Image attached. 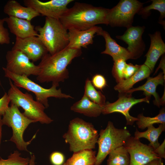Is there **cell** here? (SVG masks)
Masks as SVG:
<instances>
[{"instance_id": "obj_2", "label": "cell", "mask_w": 165, "mask_h": 165, "mask_svg": "<svg viewBox=\"0 0 165 165\" xmlns=\"http://www.w3.org/2000/svg\"><path fill=\"white\" fill-rule=\"evenodd\" d=\"M109 9L75 2L60 19L68 30H84L98 24H108L107 16Z\"/></svg>"}, {"instance_id": "obj_10", "label": "cell", "mask_w": 165, "mask_h": 165, "mask_svg": "<svg viewBox=\"0 0 165 165\" xmlns=\"http://www.w3.org/2000/svg\"><path fill=\"white\" fill-rule=\"evenodd\" d=\"M6 69L19 75L27 77L32 75L37 76L39 72L38 65L30 61L28 57L22 52L16 50L8 51L6 54Z\"/></svg>"}, {"instance_id": "obj_3", "label": "cell", "mask_w": 165, "mask_h": 165, "mask_svg": "<svg viewBox=\"0 0 165 165\" xmlns=\"http://www.w3.org/2000/svg\"><path fill=\"white\" fill-rule=\"evenodd\" d=\"M98 137L92 123L78 117L70 121L68 131L63 136L70 151L73 152L95 148Z\"/></svg>"}, {"instance_id": "obj_23", "label": "cell", "mask_w": 165, "mask_h": 165, "mask_svg": "<svg viewBox=\"0 0 165 165\" xmlns=\"http://www.w3.org/2000/svg\"><path fill=\"white\" fill-rule=\"evenodd\" d=\"M151 71L144 64L141 65L138 70L132 76L123 79L118 83L114 87L119 93H124L132 89L134 84L149 77Z\"/></svg>"}, {"instance_id": "obj_36", "label": "cell", "mask_w": 165, "mask_h": 165, "mask_svg": "<svg viewBox=\"0 0 165 165\" xmlns=\"http://www.w3.org/2000/svg\"><path fill=\"white\" fill-rule=\"evenodd\" d=\"M10 102V99L7 93L0 99V116H3L7 109L9 107V104Z\"/></svg>"}, {"instance_id": "obj_13", "label": "cell", "mask_w": 165, "mask_h": 165, "mask_svg": "<svg viewBox=\"0 0 165 165\" xmlns=\"http://www.w3.org/2000/svg\"><path fill=\"white\" fill-rule=\"evenodd\" d=\"M72 0H51L43 2L39 0H24V5L31 7L40 15L46 17L59 19L68 9V5Z\"/></svg>"}, {"instance_id": "obj_28", "label": "cell", "mask_w": 165, "mask_h": 165, "mask_svg": "<svg viewBox=\"0 0 165 165\" xmlns=\"http://www.w3.org/2000/svg\"><path fill=\"white\" fill-rule=\"evenodd\" d=\"M84 94L90 100L101 106H103L106 103L105 96L96 90L88 78L85 81Z\"/></svg>"}, {"instance_id": "obj_15", "label": "cell", "mask_w": 165, "mask_h": 165, "mask_svg": "<svg viewBox=\"0 0 165 165\" xmlns=\"http://www.w3.org/2000/svg\"><path fill=\"white\" fill-rule=\"evenodd\" d=\"M145 29L144 26H132L127 28L123 35L116 37L128 44L126 49L132 54L134 59L140 57L145 50V45L142 37Z\"/></svg>"}, {"instance_id": "obj_22", "label": "cell", "mask_w": 165, "mask_h": 165, "mask_svg": "<svg viewBox=\"0 0 165 165\" xmlns=\"http://www.w3.org/2000/svg\"><path fill=\"white\" fill-rule=\"evenodd\" d=\"M103 106L90 100L85 95L70 108L71 110L88 117H97L102 113Z\"/></svg>"}, {"instance_id": "obj_18", "label": "cell", "mask_w": 165, "mask_h": 165, "mask_svg": "<svg viewBox=\"0 0 165 165\" xmlns=\"http://www.w3.org/2000/svg\"><path fill=\"white\" fill-rule=\"evenodd\" d=\"M149 35L151 39V44L148 50L145 55L146 59L144 64L147 66L152 72L159 58L165 53V44L160 31H156L153 34H149Z\"/></svg>"}, {"instance_id": "obj_24", "label": "cell", "mask_w": 165, "mask_h": 165, "mask_svg": "<svg viewBox=\"0 0 165 165\" xmlns=\"http://www.w3.org/2000/svg\"><path fill=\"white\" fill-rule=\"evenodd\" d=\"M147 128V130L144 132H140L136 129L134 138L136 139H139L141 138L148 139L150 142L148 145L154 150L160 145L158 141V138L162 132L165 131V124H160L157 128L151 125Z\"/></svg>"}, {"instance_id": "obj_16", "label": "cell", "mask_w": 165, "mask_h": 165, "mask_svg": "<svg viewBox=\"0 0 165 165\" xmlns=\"http://www.w3.org/2000/svg\"><path fill=\"white\" fill-rule=\"evenodd\" d=\"M101 28L96 26L84 30H68L69 43L67 48L78 49H81L82 47L87 48L90 44L93 43L95 34Z\"/></svg>"}, {"instance_id": "obj_37", "label": "cell", "mask_w": 165, "mask_h": 165, "mask_svg": "<svg viewBox=\"0 0 165 165\" xmlns=\"http://www.w3.org/2000/svg\"><path fill=\"white\" fill-rule=\"evenodd\" d=\"M165 140L154 151L160 158H165Z\"/></svg>"}, {"instance_id": "obj_12", "label": "cell", "mask_w": 165, "mask_h": 165, "mask_svg": "<svg viewBox=\"0 0 165 165\" xmlns=\"http://www.w3.org/2000/svg\"><path fill=\"white\" fill-rule=\"evenodd\" d=\"M123 146L130 155V165H144L152 160L160 158L152 148L133 137H130Z\"/></svg>"}, {"instance_id": "obj_40", "label": "cell", "mask_w": 165, "mask_h": 165, "mask_svg": "<svg viewBox=\"0 0 165 165\" xmlns=\"http://www.w3.org/2000/svg\"><path fill=\"white\" fill-rule=\"evenodd\" d=\"M35 157L34 154H31V158L28 165H35Z\"/></svg>"}, {"instance_id": "obj_42", "label": "cell", "mask_w": 165, "mask_h": 165, "mask_svg": "<svg viewBox=\"0 0 165 165\" xmlns=\"http://www.w3.org/2000/svg\"></svg>"}, {"instance_id": "obj_9", "label": "cell", "mask_w": 165, "mask_h": 165, "mask_svg": "<svg viewBox=\"0 0 165 165\" xmlns=\"http://www.w3.org/2000/svg\"><path fill=\"white\" fill-rule=\"evenodd\" d=\"M143 3L137 0H121L109 9L107 16L108 24L112 27L132 26L135 15L143 7Z\"/></svg>"}, {"instance_id": "obj_41", "label": "cell", "mask_w": 165, "mask_h": 165, "mask_svg": "<svg viewBox=\"0 0 165 165\" xmlns=\"http://www.w3.org/2000/svg\"><path fill=\"white\" fill-rule=\"evenodd\" d=\"M1 116H0V149L2 136V127L3 125L2 122Z\"/></svg>"}, {"instance_id": "obj_8", "label": "cell", "mask_w": 165, "mask_h": 165, "mask_svg": "<svg viewBox=\"0 0 165 165\" xmlns=\"http://www.w3.org/2000/svg\"><path fill=\"white\" fill-rule=\"evenodd\" d=\"M2 69L5 77L12 80L13 83L18 87H21L33 93L35 96L36 101L42 104L46 108H48L49 106L48 100L49 97L73 98L70 95L63 93L61 88L57 89L59 84L53 83L50 88H45L25 75L14 74L7 70L4 67H2Z\"/></svg>"}, {"instance_id": "obj_20", "label": "cell", "mask_w": 165, "mask_h": 165, "mask_svg": "<svg viewBox=\"0 0 165 165\" xmlns=\"http://www.w3.org/2000/svg\"><path fill=\"white\" fill-rule=\"evenodd\" d=\"M165 75L163 72H160L155 77H148L147 78L146 82L142 85L137 88H132L124 93L131 94L135 91H142L145 97L150 98L151 96L153 95L155 98L153 101L154 104L160 108L161 106L160 98L156 92V89L158 85H163L165 81Z\"/></svg>"}, {"instance_id": "obj_19", "label": "cell", "mask_w": 165, "mask_h": 165, "mask_svg": "<svg viewBox=\"0 0 165 165\" xmlns=\"http://www.w3.org/2000/svg\"><path fill=\"white\" fill-rule=\"evenodd\" d=\"M96 35L102 36L105 40V49L101 53L110 55L114 61L119 59H123L126 61L130 59H134L132 54L126 48L119 45L111 37L109 33L103 30L102 28Z\"/></svg>"}, {"instance_id": "obj_38", "label": "cell", "mask_w": 165, "mask_h": 165, "mask_svg": "<svg viewBox=\"0 0 165 165\" xmlns=\"http://www.w3.org/2000/svg\"><path fill=\"white\" fill-rule=\"evenodd\" d=\"M144 165H163L161 158H159L152 160Z\"/></svg>"}, {"instance_id": "obj_34", "label": "cell", "mask_w": 165, "mask_h": 165, "mask_svg": "<svg viewBox=\"0 0 165 165\" xmlns=\"http://www.w3.org/2000/svg\"><path fill=\"white\" fill-rule=\"evenodd\" d=\"M50 159L53 165H62L64 163V155L61 152L58 151L52 152L50 156Z\"/></svg>"}, {"instance_id": "obj_5", "label": "cell", "mask_w": 165, "mask_h": 165, "mask_svg": "<svg viewBox=\"0 0 165 165\" xmlns=\"http://www.w3.org/2000/svg\"><path fill=\"white\" fill-rule=\"evenodd\" d=\"M10 88L8 95L11 103L24 110L23 114L29 119L42 124H49L53 120L45 112L46 108L39 102L34 100L31 94L24 93L9 79Z\"/></svg>"}, {"instance_id": "obj_29", "label": "cell", "mask_w": 165, "mask_h": 165, "mask_svg": "<svg viewBox=\"0 0 165 165\" xmlns=\"http://www.w3.org/2000/svg\"><path fill=\"white\" fill-rule=\"evenodd\" d=\"M152 3L150 5L142 8L138 14L141 15L144 18H146L150 14V10L155 9L159 11L160 13L159 23L163 26L165 25V22L162 19L165 17V0H152Z\"/></svg>"}, {"instance_id": "obj_17", "label": "cell", "mask_w": 165, "mask_h": 165, "mask_svg": "<svg viewBox=\"0 0 165 165\" xmlns=\"http://www.w3.org/2000/svg\"><path fill=\"white\" fill-rule=\"evenodd\" d=\"M3 19L7 24L10 32L16 38H24L38 36V32L30 21L12 16L5 17Z\"/></svg>"}, {"instance_id": "obj_4", "label": "cell", "mask_w": 165, "mask_h": 165, "mask_svg": "<svg viewBox=\"0 0 165 165\" xmlns=\"http://www.w3.org/2000/svg\"><path fill=\"white\" fill-rule=\"evenodd\" d=\"M48 53L53 54L67 48L69 43L68 30L60 19L46 17L44 26L35 28Z\"/></svg>"}, {"instance_id": "obj_6", "label": "cell", "mask_w": 165, "mask_h": 165, "mask_svg": "<svg viewBox=\"0 0 165 165\" xmlns=\"http://www.w3.org/2000/svg\"><path fill=\"white\" fill-rule=\"evenodd\" d=\"M3 125L12 128L13 134L9 141L13 142L19 150L31 152L27 149V146L36 136V134L29 141H25L24 139V132L31 123L37 122L25 116L20 111L18 107L11 103L3 115L2 119Z\"/></svg>"}, {"instance_id": "obj_14", "label": "cell", "mask_w": 165, "mask_h": 165, "mask_svg": "<svg viewBox=\"0 0 165 165\" xmlns=\"http://www.w3.org/2000/svg\"><path fill=\"white\" fill-rule=\"evenodd\" d=\"M12 50L20 51L25 54L30 60L36 61L48 53L46 47L37 36L24 38L16 37Z\"/></svg>"}, {"instance_id": "obj_31", "label": "cell", "mask_w": 165, "mask_h": 165, "mask_svg": "<svg viewBox=\"0 0 165 165\" xmlns=\"http://www.w3.org/2000/svg\"><path fill=\"white\" fill-rule=\"evenodd\" d=\"M126 61L123 59H119L114 61L112 74L117 83L124 79L123 72L127 64Z\"/></svg>"}, {"instance_id": "obj_39", "label": "cell", "mask_w": 165, "mask_h": 165, "mask_svg": "<svg viewBox=\"0 0 165 165\" xmlns=\"http://www.w3.org/2000/svg\"><path fill=\"white\" fill-rule=\"evenodd\" d=\"M165 56L163 55V56L162 57V59H161V60L160 61V64L158 66V67L157 68V69H156V71L155 72V73L156 72H157L158 69L160 68H161L163 71V73L164 74V75H165Z\"/></svg>"}, {"instance_id": "obj_1", "label": "cell", "mask_w": 165, "mask_h": 165, "mask_svg": "<svg viewBox=\"0 0 165 165\" xmlns=\"http://www.w3.org/2000/svg\"><path fill=\"white\" fill-rule=\"evenodd\" d=\"M82 53L81 49L68 48L53 54L47 53L38 65L39 72L37 80L41 83L52 82V84L64 82L69 77L67 66Z\"/></svg>"}, {"instance_id": "obj_35", "label": "cell", "mask_w": 165, "mask_h": 165, "mask_svg": "<svg viewBox=\"0 0 165 165\" xmlns=\"http://www.w3.org/2000/svg\"><path fill=\"white\" fill-rule=\"evenodd\" d=\"M141 65H134L131 63L126 64L123 72L124 79H127L133 75L139 69Z\"/></svg>"}, {"instance_id": "obj_21", "label": "cell", "mask_w": 165, "mask_h": 165, "mask_svg": "<svg viewBox=\"0 0 165 165\" xmlns=\"http://www.w3.org/2000/svg\"><path fill=\"white\" fill-rule=\"evenodd\" d=\"M3 11L9 16L31 21L40 15L33 8L24 7L15 0L8 1L4 6Z\"/></svg>"}, {"instance_id": "obj_25", "label": "cell", "mask_w": 165, "mask_h": 165, "mask_svg": "<svg viewBox=\"0 0 165 165\" xmlns=\"http://www.w3.org/2000/svg\"><path fill=\"white\" fill-rule=\"evenodd\" d=\"M96 152L92 149L74 152L62 165H94Z\"/></svg>"}, {"instance_id": "obj_32", "label": "cell", "mask_w": 165, "mask_h": 165, "mask_svg": "<svg viewBox=\"0 0 165 165\" xmlns=\"http://www.w3.org/2000/svg\"><path fill=\"white\" fill-rule=\"evenodd\" d=\"M91 81L95 88L101 90H102L107 85L106 79L101 74H97L94 75Z\"/></svg>"}, {"instance_id": "obj_26", "label": "cell", "mask_w": 165, "mask_h": 165, "mask_svg": "<svg viewBox=\"0 0 165 165\" xmlns=\"http://www.w3.org/2000/svg\"><path fill=\"white\" fill-rule=\"evenodd\" d=\"M108 155L107 165H130V155L124 146L114 149Z\"/></svg>"}, {"instance_id": "obj_11", "label": "cell", "mask_w": 165, "mask_h": 165, "mask_svg": "<svg viewBox=\"0 0 165 165\" xmlns=\"http://www.w3.org/2000/svg\"><path fill=\"white\" fill-rule=\"evenodd\" d=\"M118 99L113 103L106 102L103 106L102 113L107 115L114 112H119L125 117L127 125H132L135 121L138 120L137 117H133L130 114L129 111L134 105L142 102L149 103L150 98L145 97L136 99L131 94L119 93Z\"/></svg>"}, {"instance_id": "obj_33", "label": "cell", "mask_w": 165, "mask_h": 165, "mask_svg": "<svg viewBox=\"0 0 165 165\" xmlns=\"http://www.w3.org/2000/svg\"><path fill=\"white\" fill-rule=\"evenodd\" d=\"M4 20L0 19V44H8L10 42V38L8 30L4 25Z\"/></svg>"}, {"instance_id": "obj_30", "label": "cell", "mask_w": 165, "mask_h": 165, "mask_svg": "<svg viewBox=\"0 0 165 165\" xmlns=\"http://www.w3.org/2000/svg\"><path fill=\"white\" fill-rule=\"evenodd\" d=\"M21 153L17 150L11 153L6 159H3L0 157V165H28L30 159L24 158Z\"/></svg>"}, {"instance_id": "obj_27", "label": "cell", "mask_w": 165, "mask_h": 165, "mask_svg": "<svg viewBox=\"0 0 165 165\" xmlns=\"http://www.w3.org/2000/svg\"><path fill=\"white\" fill-rule=\"evenodd\" d=\"M136 122L138 127L143 130L155 123L165 124V111L164 108L161 109L159 114L153 117L144 116L142 113L139 114Z\"/></svg>"}, {"instance_id": "obj_7", "label": "cell", "mask_w": 165, "mask_h": 165, "mask_svg": "<svg viewBox=\"0 0 165 165\" xmlns=\"http://www.w3.org/2000/svg\"><path fill=\"white\" fill-rule=\"evenodd\" d=\"M131 136L126 128L118 129L112 122L109 121L105 129L100 132L97 143L98 150L94 165H100L109 153L116 148L123 146Z\"/></svg>"}]
</instances>
